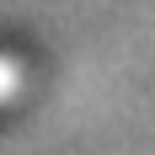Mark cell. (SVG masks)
Here are the masks:
<instances>
[{
  "label": "cell",
  "mask_w": 155,
  "mask_h": 155,
  "mask_svg": "<svg viewBox=\"0 0 155 155\" xmlns=\"http://www.w3.org/2000/svg\"><path fill=\"white\" fill-rule=\"evenodd\" d=\"M11 91H21V64H11V59H0V102Z\"/></svg>",
  "instance_id": "6da1fadb"
}]
</instances>
